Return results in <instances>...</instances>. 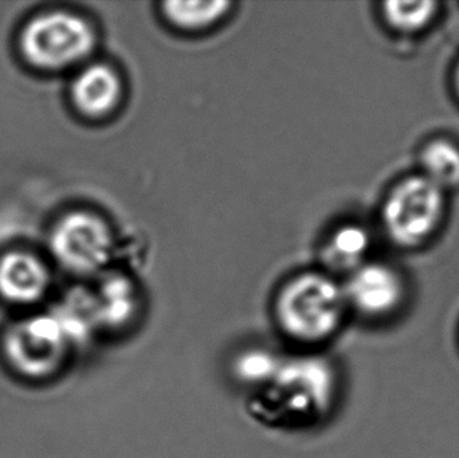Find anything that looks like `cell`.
<instances>
[{
  "instance_id": "obj_1",
  "label": "cell",
  "mask_w": 459,
  "mask_h": 458,
  "mask_svg": "<svg viewBox=\"0 0 459 458\" xmlns=\"http://www.w3.org/2000/svg\"><path fill=\"white\" fill-rule=\"evenodd\" d=\"M334 381L331 365L320 358H277L266 376L250 387L248 409L258 421L273 427L313 424L331 408Z\"/></svg>"
},
{
  "instance_id": "obj_2",
  "label": "cell",
  "mask_w": 459,
  "mask_h": 458,
  "mask_svg": "<svg viewBox=\"0 0 459 458\" xmlns=\"http://www.w3.org/2000/svg\"><path fill=\"white\" fill-rule=\"evenodd\" d=\"M348 309L342 285L331 274L305 272L278 290L273 317L285 341L305 351H315L336 336Z\"/></svg>"
},
{
  "instance_id": "obj_3",
  "label": "cell",
  "mask_w": 459,
  "mask_h": 458,
  "mask_svg": "<svg viewBox=\"0 0 459 458\" xmlns=\"http://www.w3.org/2000/svg\"><path fill=\"white\" fill-rule=\"evenodd\" d=\"M24 56L43 69H62L85 61L97 46L96 30L72 13H46L30 22L21 40Z\"/></svg>"
},
{
  "instance_id": "obj_4",
  "label": "cell",
  "mask_w": 459,
  "mask_h": 458,
  "mask_svg": "<svg viewBox=\"0 0 459 458\" xmlns=\"http://www.w3.org/2000/svg\"><path fill=\"white\" fill-rule=\"evenodd\" d=\"M51 250L64 268L80 276L107 273L116 253L109 223L88 212H75L59 220L51 234Z\"/></svg>"
},
{
  "instance_id": "obj_5",
  "label": "cell",
  "mask_w": 459,
  "mask_h": 458,
  "mask_svg": "<svg viewBox=\"0 0 459 458\" xmlns=\"http://www.w3.org/2000/svg\"><path fill=\"white\" fill-rule=\"evenodd\" d=\"M444 194L428 177L402 182L383 212L385 229L402 246H417L433 234L444 214Z\"/></svg>"
},
{
  "instance_id": "obj_6",
  "label": "cell",
  "mask_w": 459,
  "mask_h": 458,
  "mask_svg": "<svg viewBox=\"0 0 459 458\" xmlns=\"http://www.w3.org/2000/svg\"><path fill=\"white\" fill-rule=\"evenodd\" d=\"M56 315L27 320L8 335V357L22 373L32 376H48L56 371L73 346Z\"/></svg>"
},
{
  "instance_id": "obj_7",
  "label": "cell",
  "mask_w": 459,
  "mask_h": 458,
  "mask_svg": "<svg viewBox=\"0 0 459 458\" xmlns=\"http://www.w3.org/2000/svg\"><path fill=\"white\" fill-rule=\"evenodd\" d=\"M348 308L367 316H383L401 304L403 284L395 271L380 264L359 266L342 287Z\"/></svg>"
},
{
  "instance_id": "obj_8",
  "label": "cell",
  "mask_w": 459,
  "mask_h": 458,
  "mask_svg": "<svg viewBox=\"0 0 459 458\" xmlns=\"http://www.w3.org/2000/svg\"><path fill=\"white\" fill-rule=\"evenodd\" d=\"M126 96V83L117 69L107 62L83 67L72 85V99L78 112L93 120L113 115Z\"/></svg>"
},
{
  "instance_id": "obj_9",
  "label": "cell",
  "mask_w": 459,
  "mask_h": 458,
  "mask_svg": "<svg viewBox=\"0 0 459 458\" xmlns=\"http://www.w3.org/2000/svg\"><path fill=\"white\" fill-rule=\"evenodd\" d=\"M99 330H126L140 315L142 296L139 287L124 272H107L93 293Z\"/></svg>"
},
{
  "instance_id": "obj_10",
  "label": "cell",
  "mask_w": 459,
  "mask_h": 458,
  "mask_svg": "<svg viewBox=\"0 0 459 458\" xmlns=\"http://www.w3.org/2000/svg\"><path fill=\"white\" fill-rule=\"evenodd\" d=\"M45 266L30 255L11 253L0 261V293L13 303H34L48 289Z\"/></svg>"
},
{
  "instance_id": "obj_11",
  "label": "cell",
  "mask_w": 459,
  "mask_h": 458,
  "mask_svg": "<svg viewBox=\"0 0 459 458\" xmlns=\"http://www.w3.org/2000/svg\"><path fill=\"white\" fill-rule=\"evenodd\" d=\"M234 3L226 0H169L161 3L160 13L172 27L185 32H202L218 26L231 13Z\"/></svg>"
},
{
  "instance_id": "obj_12",
  "label": "cell",
  "mask_w": 459,
  "mask_h": 458,
  "mask_svg": "<svg viewBox=\"0 0 459 458\" xmlns=\"http://www.w3.org/2000/svg\"><path fill=\"white\" fill-rule=\"evenodd\" d=\"M369 237L360 226L347 225L332 233L324 245L323 261L334 272H351L361 266L368 252Z\"/></svg>"
},
{
  "instance_id": "obj_13",
  "label": "cell",
  "mask_w": 459,
  "mask_h": 458,
  "mask_svg": "<svg viewBox=\"0 0 459 458\" xmlns=\"http://www.w3.org/2000/svg\"><path fill=\"white\" fill-rule=\"evenodd\" d=\"M425 177L441 188L459 186V148L446 140H437L426 147L422 155Z\"/></svg>"
},
{
  "instance_id": "obj_14",
  "label": "cell",
  "mask_w": 459,
  "mask_h": 458,
  "mask_svg": "<svg viewBox=\"0 0 459 458\" xmlns=\"http://www.w3.org/2000/svg\"><path fill=\"white\" fill-rule=\"evenodd\" d=\"M437 3L387 2L385 3V16L391 26L404 32H415L430 23L437 13Z\"/></svg>"
},
{
  "instance_id": "obj_15",
  "label": "cell",
  "mask_w": 459,
  "mask_h": 458,
  "mask_svg": "<svg viewBox=\"0 0 459 458\" xmlns=\"http://www.w3.org/2000/svg\"><path fill=\"white\" fill-rule=\"evenodd\" d=\"M455 82H457V91H458V93H459V66H458V69H457V75H455Z\"/></svg>"
}]
</instances>
